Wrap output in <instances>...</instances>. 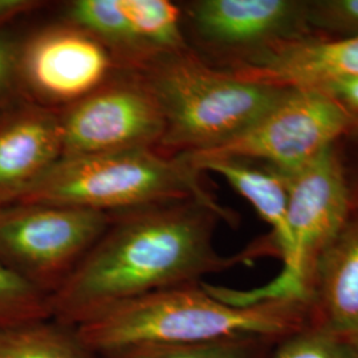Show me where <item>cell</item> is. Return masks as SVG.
I'll return each mask as SVG.
<instances>
[{
  "instance_id": "obj_17",
  "label": "cell",
  "mask_w": 358,
  "mask_h": 358,
  "mask_svg": "<svg viewBox=\"0 0 358 358\" xmlns=\"http://www.w3.org/2000/svg\"><path fill=\"white\" fill-rule=\"evenodd\" d=\"M0 358H93L76 328L53 319L0 331Z\"/></svg>"
},
{
  "instance_id": "obj_5",
  "label": "cell",
  "mask_w": 358,
  "mask_h": 358,
  "mask_svg": "<svg viewBox=\"0 0 358 358\" xmlns=\"http://www.w3.org/2000/svg\"><path fill=\"white\" fill-rule=\"evenodd\" d=\"M285 178L291 244L282 259V273L268 284L250 291L202 282L208 294L236 307L271 300L309 303V287L316 262L352 214L350 189L336 146Z\"/></svg>"
},
{
  "instance_id": "obj_23",
  "label": "cell",
  "mask_w": 358,
  "mask_h": 358,
  "mask_svg": "<svg viewBox=\"0 0 358 358\" xmlns=\"http://www.w3.org/2000/svg\"><path fill=\"white\" fill-rule=\"evenodd\" d=\"M317 90L341 103L352 115L358 113V76L336 81Z\"/></svg>"
},
{
  "instance_id": "obj_22",
  "label": "cell",
  "mask_w": 358,
  "mask_h": 358,
  "mask_svg": "<svg viewBox=\"0 0 358 358\" xmlns=\"http://www.w3.org/2000/svg\"><path fill=\"white\" fill-rule=\"evenodd\" d=\"M23 97L16 69V47L0 36V109Z\"/></svg>"
},
{
  "instance_id": "obj_4",
  "label": "cell",
  "mask_w": 358,
  "mask_h": 358,
  "mask_svg": "<svg viewBox=\"0 0 358 358\" xmlns=\"http://www.w3.org/2000/svg\"><path fill=\"white\" fill-rule=\"evenodd\" d=\"M182 155L154 149L62 158L13 203L75 206L109 214L178 201L226 208Z\"/></svg>"
},
{
  "instance_id": "obj_13",
  "label": "cell",
  "mask_w": 358,
  "mask_h": 358,
  "mask_svg": "<svg viewBox=\"0 0 358 358\" xmlns=\"http://www.w3.org/2000/svg\"><path fill=\"white\" fill-rule=\"evenodd\" d=\"M320 313V327L358 341V211L319 256L312 273L309 301Z\"/></svg>"
},
{
  "instance_id": "obj_19",
  "label": "cell",
  "mask_w": 358,
  "mask_h": 358,
  "mask_svg": "<svg viewBox=\"0 0 358 358\" xmlns=\"http://www.w3.org/2000/svg\"><path fill=\"white\" fill-rule=\"evenodd\" d=\"M50 319L51 296L0 263V331Z\"/></svg>"
},
{
  "instance_id": "obj_25",
  "label": "cell",
  "mask_w": 358,
  "mask_h": 358,
  "mask_svg": "<svg viewBox=\"0 0 358 358\" xmlns=\"http://www.w3.org/2000/svg\"><path fill=\"white\" fill-rule=\"evenodd\" d=\"M350 199H352V210L358 211V187L350 189Z\"/></svg>"
},
{
  "instance_id": "obj_11",
  "label": "cell",
  "mask_w": 358,
  "mask_h": 358,
  "mask_svg": "<svg viewBox=\"0 0 358 358\" xmlns=\"http://www.w3.org/2000/svg\"><path fill=\"white\" fill-rule=\"evenodd\" d=\"M223 69V68H222ZM244 80L282 90H321L358 76V38L280 40L226 68Z\"/></svg>"
},
{
  "instance_id": "obj_24",
  "label": "cell",
  "mask_w": 358,
  "mask_h": 358,
  "mask_svg": "<svg viewBox=\"0 0 358 358\" xmlns=\"http://www.w3.org/2000/svg\"><path fill=\"white\" fill-rule=\"evenodd\" d=\"M47 6L48 3L41 0H0V31L16 19L36 13Z\"/></svg>"
},
{
  "instance_id": "obj_9",
  "label": "cell",
  "mask_w": 358,
  "mask_h": 358,
  "mask_svg": "<svg viewBox=\"0 0 358 358\" xmlns=\"http://www.w3.org/2000/svg\"><path fill=\"white\" fill-rule=\"evenodd\" d=\"M22 94L41 106L63 110L124 71L87 31L68 22L40 28L16 48Z\"/></svg>"
},
{
  "instance_id": "obj_7",
  "label": "cell",
  "mask_w": 358,
  "mask_h": 358,
  "mask_svg": "<svg viewBox=\"0 0 358 358\" xmlns=\"http://www.w3.org/2000/svg\"><path fill=\"white\" fill-rule=\"evenodd\" d=\"M356 122L355 115L320 90H291L235 138L210 150L179 155L189 161L238 158L291 176L333 148Z\"/></svg>"
},
{
  "instance_id": "obj_21",
  "label": "cell",
  "mask_w": 358,
  "mask_h": 358,
  "mask_svg": "<svg viewBox=\"0 0 358 358\" xmlns=\"http://www.w3.org/2000/svg\"><path fill=\"white\" fill-rule=\"evenodd\" d=\"M309 28L338 38H358V0L308 1Z\"/></svg>"
},
{
  "instance_id": "obj_12",
  "label": "cell",
  "mask_w": 358,
  "mask_h": 358,
  "mask_svg": "<svg viewBox=\"0 0 358 358\" xmlns=\"http://www.w3.org/2000/svg\"><path fill=\"white\" fill-rule=\"evenodd\" d=\"M62 158L59 110L26 97L0 109V206L13 203Z\"/></svg>"
},
{
  "instance_id": "obj_3",
  "label": "cell",
  "mask_w": 358,
  "mask_h": 358,
  "mask_svg": "<svg viewBox=\"0 0 358 358\" xmlns=\"http://www.w3.org/2000/svg\"><path fill=\"white\" fill-rule=\"evenodd\" d=\"M165 120L158 152L199 153L230 141L267 115L291 90L244 80L194 51L157 57L138 71Z\"/></svg>"
},
{
  "instance_id": "obj_15",
  "label": "cell",
  "mask_w": 358,
  "mask_h": 358,
  "mask_svg": "<svg viewBox=\"0 0 358 358\" xmlns=\"http://www.w3.org/2000/svg\"><path fill=\"white\" fill-rule=\"evenodd\" d=\"M64 22L97 38L112 53L121 69L138 72L148 64L122 0L69 1L65 7Z\"/></svg>"
},
{
  "instance_id": "obj_20",
  "label": "cell",
  "mask_w": 358,
  "mask_h": 358,
  "mask_svg": "<svg viewBox=\"0 0 358 358\" xmlns=\"http://www.w3.org/2000/svg\"><path fill=\"white\" fill-rule=\"evenodd\" d=\"M273 358H358V341L317 325L289 334Z\"/></svg>"
},
{
  "instance_id": "obj_8",
  "label": "cell",
  "mask_w": 358,
  "mask_h": 358,
  "mask_svg": "<svg viewBox=\"0 0 358 358\" xmlns=\"http://www.w3.org/2000/svg\"><path fill=\"white\" fill-rule=\"evenodd\" d=\"M63 158L158 150L165 120L140 72L120 71L100 88L59 110Z\"/></svg>"
},
{
  "instance_id": "obj_1",
  "label": "cell",
  "mask_w": 358,
  "mask_h": 358,
  "mask_svg": "<svg viewBox=\"0 0 358 358\" xmlns=\"http://www.w3.org/2000/svg\"><path fill=\"white\" fill-rule=\"evenodd\" d=\"M227 208L178 201L112 214L101 238L68 282L51 297L52 319L76 328L110 308L148 294L202 282L250 262L214 247Z\"/></svg>"
},
{
  "instance_id": "obj_2",
  "label": "cell",
  "mask_w": 358,
  "mask_h": 358,
  "mask_svg": "<svg viewBox=\"0 0 358 358\" xmlns=\"http://www.w3.org/2000/svg\"><path fill=\"white\" fill-rule=\"evenodd\" d=\"M309 303L271 300L231 306L202 282L159 291L115 306L76 327L92 352L128 346L206 344L232 338H271L300 331Z\"/></svg>"
},
{
  "instance_id": "obj_14",
  "label": "cell",
  "mask_w": 358,
  "mask_h": 358,
  "mask_svg": "<svg viewBox=\"0 0 358 358\" xmlns=\"http://www.w3.org/2000/svg\"><path fill=\"white\" fill-rule=\"evenodd\" d=\"M189 162L201 173L210 171L220 176L252 205L260 217L272 227V239L284 259L291 244L287 223L288 186L285 176L272 167L238 158H205Z\"/></svg>"
},
{
  "instance_id": "obj_16",
  "label": "cell",
  "mask_w": 358,
  "mask_h": 358,
  "mask_svg": "<svg viewBox=\"0 0 358 358\" xmlns=\"http://www.w3.org/2000/svg\"><path fill=\"white\" fill-rule=\"evenodd\" d=\"M122 3L148 64L159 56L192 48L183 28L182 6L169 0H122Z\"/></svg>"
},
{
  "instance_id": "obj_18",
  "label": "cell",
  "mask_w": 358,
  "mask_h": 358,
  "mask_svg": "<svg viewBox=\"0 0 358 358\" xmlns=\"http://www.w3.org/2000/svg\"><path fill=\"white\" fill-rule=\"evenodd\" d=\"M264 341V338H232L189 345L148 344L92 353L93 358H259Z\"/></svg>"
},
{
  "instance_id": "obj_10",
  "label": "cell",
  "mask_w": 358,
  "mask_h": 358,
  "mask_svg": "<svg viewBox=\"0 0 358 358\" xmlns=\"http://www.w3.org/2000/svg\"><path fill=\"white\" fill-rule=\"evenodd\" d=\"M307 10L308 1L297 0H195L182 6L183 28L223 62V69L276 41L312 35Z\"/></svg>"
},
{
  "instance_id": "obj_6",
  "label": "cell",
  "mask_w": 358,
  "mask_h": 358,
  "mask_svg": "<svg viewBox=\"0 0 358 358\" xmlns=\"http://www.w3.org/2000/svg\"><path fill=\"white\" fill-rule=\"evenodd\" d=\"M112 214L75 206H0V263L53 296L108 229Z\"/></svg>"
}]
</instances>
